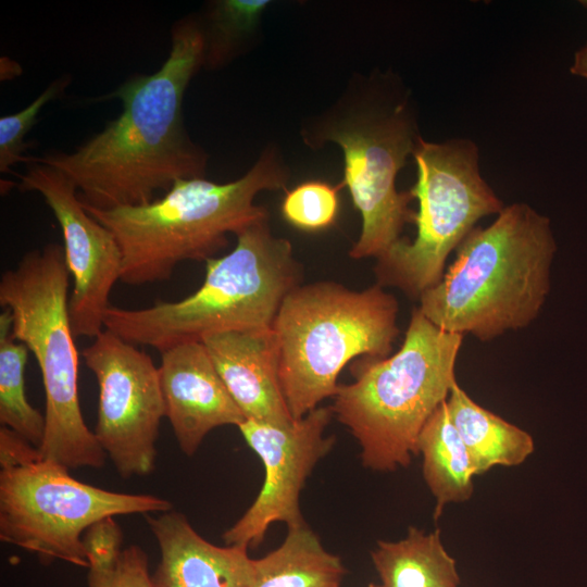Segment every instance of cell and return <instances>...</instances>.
<instances>
[{
  "instance_id": "obj_1",
  "label": "cell",
  "mask_w": 587,
  "mask_h": 587,
  "mask_svg": "<svg viewBox=\"0 0 587 587\" xmlns=\"http://www.w3.org/2000/svg\"><path fill=\"white\" fill-rule=\"evenodd\" d=\"M203 57L200 21L175 22L170 52L158 71L133 75L99 97L122 101L116 118L72 152L32 161L64 173L84 204L102 210L146 204L177 179L204 176L208 155L189 137L183 116L185 91Z\"/></svg>"
},
{
  "instance_id": "obj_2",
  "label": "cell",
  "mask_w": 587,
  "mask_h": 587,
  "mask_svg": "<svg viewBox=\"0 0 587 587\" xmlns=\"http://www.w3.org/2000/svg\"><path fill=\"white\" fill-rule=\"evenodd\" d=\"M554 251L547 216L523 202L505 205L465 237L417 308L440 329L480 341L525 328L546 301Z\"/></svg>"
},
{
  "instance_id": "obj_3",
  "label": "cell",
  "mask_w": 587,
  "mask_h": 587,
  "mask_svg": "<svg viewBox=\"0 0 587 587\" xmlns=\"http://www.w3.org/2000/svg\"><path fill=\"white\" fill-rule=\"evenodd\" d=\"M287 170L274 151L263 152L240 178L217 184L202 177L177 179L153 201L108 210H85L114 235L122 252L121 280L138 286L168 279L183 261H207L227 246V234L267 220L254 204L262 190L285 189Z\"/></svg>"
},
{
  "instance_id": "obj_4",
  "label": "cell",
  "mask_w": 587,
  "mask_h": 587,
  "mask_svg": "<svg viewBox=\"0 0 587 587\" xmlns=\"http://www.w3.org/2000/svg\"><path fill=\"white\" fill-rule=\"evenodd\" d=\"M235 236L229 253L205 261L195 292L142 309L110 307L104 328L159 352L212 333L271 328L286 296L301 285L302 267L291 243L272 235L268 218Z\"/></svg>"
},
{
  "instance_id": "obj_5",
  "label": "cell",
  "mask_w": 587,
  "mask_h": 587,
  "mask_svg": "<svg viewBox=\"0 0 587 587\" xmlns=\"http://www.w3.org/2000/svg\"><path fill=\"white\" fill-rule=\"evenodd\" d=\"M463 337L440 329L415 308L396 353L352 365L354 382L338 386L330 408L358 440L365 467L395 471L417 454L423 426L457 383Z\"/></svg>"
},
{
  "instance_id": "obj_6",
  "label": "cell",
  "mask_w": 587,
  "mask_h": 587,
  "mask_svg": "<svg viewBox=\"0 0 587 587\" xmlns=\"http://www.w3.org/2000/svg\"><path fill=\"white\" fill-rule=\"evenodd\" d=\"M396 297L378 284L352 290L335 282L299 285L273 323L282 389L294 420L334 397L357 357L385 359L399 334Z\"/></svg>"
},
{
  "instance_id": "obj_7",
  "label": "cell",
  "mask_w": 587,
  "mask_h": 587,
  "mask_svg": "<svg viewBox=\"0 0 587 587\" xmlns=\"http://www.w3.org/2000/svg\"><path fill=\"white\" fill-rule=\"evenodd\" d=\"M70 277L63 246L30 250L1 275L0 304L11 313L13 337L26 345L41 372L46 426L40 455L67 470L101 469L107 454L86 425L78 398Z\"/></svg>"
},
{
  "instance_id": "obj_8",
  "label": "cell",
  "mask_w": 587,
  "mask_h": 587,
  "mask_svg": "<svg viewBox=\"0 0 587 587\" xmlns=\"http://www.w3.org/2000/svg\"><path fill=\"white\" fill-rule=\"evenodd\" d=\"M68 471L1 426V541L32 551L43 562L59 559L88 567L83 535L93 523L172 510L164 498L110 491L79 482Z\"/></svg>"
},
{
  "instance_id": "obj_9",
  "label": "cell",
  "mask_w": 587,
  "mask_h": 587,
  "mask_svg": "<svg viewBox=\"0 0 587 587\" xmlns=\"http://www.w3.org/2000/svg\"><path fill=\"white\" fill-rule=\"evenodd\" d=\"M417 177L410 192L419 202L413 241L401 238L377 258L382 287L411 298L437 285L446 261L483 217L504 205L479 171L477 146L470 139L428 142L420 137L413 154Z\"/></svg>"
},
{
  "instance_id": "obj_10",
  "label": "cell",
  "mask_w": 587,
  "mask_h": 587,
  "mask_svg": "<svg viewBox=\"0 0 587 587\" xmlns=\"http://www.w3.org/2000/svg\"><path fill=\"white\" fill-rule=\"evenodd\" d=\"M323 138L340 146L347 186L362 217L353 259L379 258L398 240L407 223L414 222L410 191L399 192L396 178L417 145L415 121L408 102L375 108L328 123Z\"/></svg>"
},
{
  "instance_id": "obj_11",
  "label": "cell",
  "mask_w": 587,
  "mask_h": 587,
  "mask_svg": "<svg viewBox=\"0 0 587 587\" xmlns=\"http://www.w3.org/2000/svg\"><path fill=\"white\" fill-rule=\"evenodd\" d=\"M99 387L95 436L122 478L153 472L165 404L151 358L104 328L83 350Z\"/></svg>"
},
{
  "instance_id": "obj_12",
  "label": "cell",
  "mask_w": 587,
  "mask_h": 587,
  "mask_svg": "<svg viewBox=\"0 0 587 587\" xmlns=\"http://www.w3.org/2000/svg\"><path fill=\"white\" fill-rule=\"evenodd\" d=\"M334 416L330 407H317L288 426L246 420L238 428L264 466V482L253 503L223 534L227 546L257 548L276 522L287 527L305 523L300 492L316 463L335 444L324 432Z\"/></svg>"
},
{
  "instance_id": "obj_13",
  "label": "cell",
  "mask_w": 587,
  "mask_h": 587,
  "mask_svg": "<svg viewBox=\"0 0 587 587\" xmlns=\"http://www.w3.org/2000/svg\"><path fill=\"white\" fill-rule=\"evenodd\" d=\"M20 178L18 189L41 195L60 225L73 278L72 328L75 337L93 339L103 330L111 290L121 280L120 246L112 232L85 210L77 188L64 173L32 161Z\"/></svg>"
},
{
  "instance_id": "obj_14",
  "label": "cell",
  "mask_w": 587,
  "mask_h": 587,
  "mask_svg": "<svg viewBox=\"0 0 587 587\" xmlns=\"http://www.w3.org/2000/svg\"><path fill=\"white\" fill-rule=\"evenodd\" d=\"M160 353L165 416L183 453L195 454L212 429L238 427L246 421L201 341L183 342Z\"/></svg>"
},
{
  "instance_id": "obj_15",
  "label": "cell",
  "mask_w": 587,
  "mask_h": 587,
  "mask_svg": "<svg viewBox=\"0 0 587 587\" xmlns=\"http://www.w3.org/2000/svg\"><path fill=\"white\" fill-rule=\"evenodd\" d=\"M201 342L246 420L276 426L296 421L282 389L278 347L272 327L212 333Z\"/></svg>"
},
{
  "instance_id": "obj_16",
  "label": "cell",
  "mask_w": 587,
  "mask_h": 587,
  "mask_svg": "<svg viewBox=\"0 0 587 587\" xmlns=\"http://www.w3.org/2000/svg\"><path fill=\"white\" fill-rule=\"evenodd\" d=\"M146 519L160 549L154 587H253L254 559L247 548L209 542L174 510Z\"/></svg>"
},
{
  "instance_id": "obj_17",
  "label": "cell",
  "mask_w": 587,
  "mask_h": 587,
  "mask_svg": "<svg viewBox=\"0 0 587 587\" xmlns=\"http://www.w3.org/2000/svg\"><path fill=\"white\" fill-rule=\"evenodd\" d=\"M447 408L467 449L475 475L496 465H520L534 452L529 433L476 403L458 382L449 394Z\"/></svg>"
},
{
  "instance_id": "obj_18",
  "label": "cell",
  "mask_w": 587,
  "mask_h": 587,
  "mask_svg": "<svg viewBox=\"0 0 587 587\" xmlns=\"http://www.w3.org/2000/svg\"><path fill=\"white\" fill-rule=\"evenodd\" d=\"M371 559L384 587H459L455 560L447 552L440 530L410 527L398 541L378 540Z\"/></svg>"
},
{
  "instance_id": "obj_19",
  "label": "cell",
  "mask_w": 587,
  "mask_h": 587,
  "mask_svg": "<svg viewBox=\"0 0 587 587\" xmlns=\"http://www.w3.org/2000/svg\"><path fill=\"white\" fill-rule=\"evenodd\" d=\"M422 454V472L436 498L434 517L446 504L467 501L473 494L474 470L467 449L450 420L447 400L438 407L423 426L417 439Z\"/></svg>"
},
{
  "instance_id": "obj_20",
  "label": "cell",
  "mask_w": 587,
  "mask_h": 587,
  "mask_svg": "<svg viewBox=\"0 0 587 587\" xmlns=\"http://www.w3.org/2000/svg\"><path fill=\"white\" fill-rule=\"evenodd\" d=\"M253 587L340 586L346 569L336 554L326 551L307 523L288 527L284 542L254 560Z\"/></svg>"
},
{
  "instance_id": "obj_21",
  "label": "cell",
  "mask_w": 587,
  "mask_h": 587,
  "mask_svg": "<svg viewBox=\"0 0 587 587\" xmlns=\"http://www.w3.org/2000/svg\"><path fill=\"white\" fill-rule=\"evenodd\" d=\"M29 350L15 340L8 309L0 314V423L39 448L46 420L27 400L25 366Z\"/></svg>"
},
{
  "instance_id": "obj_22",
  "label": "cell",
  "mask_w": 587,
  "mask_h": 587,
  "mask_svg": "<svg viewBox=\"0 0 587 587\" xmlns=\"http://www.w3.org/2000/svg\"><path fill=\"white\" fill-rule=\"evenodd\" d=\"M268 1H214L200 25L204 39L203 66L210 70L224 66L242 49L255 30Z\"/></svg>"
},
{
  "instance_id": "obj_23",
  "label": "cell",
  "mask_w": 587,
  "mask_h": 587,
  "mask_svg": "<svg viewBox=\"0 0 587 587\" xmlns=\"http://www.w3.org/2000/svg\"><path fill=\"white\" fill-rule=\"evenodd\" d=\"M71 83L70 75H63L52 83L27 107L18 112L0 117V172L10 173L11 167L21 162H32V157L24 155L30 147L25 136L38 122L42 108L60 98Z\"/></svg>"
},
{
  "instance_id": "obj_24",
  "label": "cell",
  "mask_w": 587,
  "mask_h": 587,
  "mask_svg": "<svg viewBox=\"0 0 587 587\" xmlns=\"http://www.w3.org/2000/svg\"><path fill=\"white\" fill-rule=\"evenodd\" d=\"M321 180L302 183L286 193L282 204L284 218L305 232H317L334 224L339 208L338 190Z\"/></svg>"
},
{
  "instance_id": "obj_25",
  "label": "cell",
  "mask_w": 587,
  "mask_h": 587,
  "mask_svg": "<svg viewBox=\"0 0 587 587\" xmlns=\"http://www.w3.org/2000/svg\"><path fill=\"white\" fill-rule=\"evenodd\" d=\"M88 587H154L145 550L130 545L108 566L89 567Z\"/></svg>"
},
{
  "instance_id": "obj_26",
  "label": "cell",
  "mask_w": 587,
  "mask_h": 587,
  "mask_svg": "<svg viewBox=\"0 0 587 587\" xmlns=\"http://www.w3.org/2000/svg\"><path fill=\"white\" fill-rule=\"evenodd\" d=\"M123 533L113 517H105L89 526L83 535L89 567L111 565L121 554Z\"/></svg>"
},
{
  "instance_id": "obj_27",
  "label": "cell",
  "mask_w": 587,
  "mask_h": 587,
  "mask_svg": "<svg viewBox=\"0 0 587 587\" xmlns=\"http://www.w3.org/2000/svg\"><path fill=\"white\" fill-rule=\"evenodd\" d=\"M571 73L587 78V45L576 51Z\"/></svg>"
},
{
  "instance_id": "obj_28",
  "label": "cell",
  "mask_w": 587,
  "mask_h": 587,
  "mask_svg": "<svg viewBox=\"0 0 587 587\" xmlns=\"http://www.w3.org/2000/svg\"><path fill=\"white\" fill-rule=\"evenodd\" d=\"M367 587H384V586H383L382 584L378 585V584L370 583V584L367 585Z\"/></svg>"
},
{
  "instance_id": "obj_29",
  "label": "cell",
  "mask_w": 587,
  "mask_h": 587,
  "mask_svg": "<svg viewBox=\"0 0 587 587\" xmlns=\"http://www.w3.org/2000/svg\"><path fill=\"white\" fill-rule=\"evenodd\" d=\"M330 587H339V585H336V586H330Z\"/></svg>"
}]
</instances>
